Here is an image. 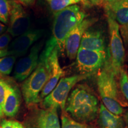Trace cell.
Wrapping results in <instances>:
<instances>
[{
	"instance_id": "cell-13",
	"label": "cell",
	"mask_w": 128,
	"mask_h": 128,
	"mask_svg": "<svg viewBox=\"0 0 128 128\" xmlns=\"http://www.w3.org/2000/svg\"><path fill=\"white\" fill-rule=\"evenodd\" d=\"M49 62L50 65V76L40 94V102L52 92L60 80L64 76V71L59 61V49L58 46H56L50 53Z\"/></svg>"
},
{
	"instance_id": "cell-7",
	"label": "cell",
	"mask_w": 128,
	"mask_h": 128,
	"mask_svg": "<svg viewBox=\"0 0 128 128\" xmlns=\"http://www.w3.org/2000/svg\"><path fill=\"white\" fill-rule=\"evenodd\" d=\"M26 128H60L57 108H34L25 116Z\"/></svg>"
},
{
	"instance_id": "cell-27",
	"label": "cell",
	"mask_w": 128,
	"mask_h": 128,
	"mask_svg": "<svg viewBox=\"0 0 128 128\" xmlns=\"http://www.w3.org/2000/svg\"><path fill=\"white\" fill-rule=\"evenodd\" d=\"M22 4L26 6H30L34 4L35 0H17Z\"/></svg>"
},
{
	"instance_id": "cell-21",
	"label": "cell",
	"mask_w": 128,
	"mask_h": 128,
	"mask_svg": "<svg viewBox=\"0 0 128 128\" xmlns=\"http://www.w3.org/2000/svg\"><path fill=\"white\" fill-rule=\"evenodd\" d=\"M119 85L123 95L128 102V72L127 68L124 66L120 71Z\"/></svg>"
},
{
	"instance_id": "cell-11",
	"label": "cell",
	"mask_w": 128,
	"mask_h": 128,
	"mask_svg": "<svg viewBox=\"0 0 128 128\" xmlns=\"http://www.w3.org/2000/svg\"><path fill=\"white\" fill-rule=\"evenodd\" d=\"M43 33L44 30L42 29H29L17 36L7 48L8 55L16 58L24 56L30 48L42 37Z\"/></svg>"
},
{
	"instance_id": "cell-8",
	"label": "cell",
	"mask_w": 128,
	"mask_h": 128,
	"mask_svg": "<svg viewBox=\"0 0 128 128\" xmlns=\"http://www.w3.org/2000/svg\"><path fill=\"white\" fill-rule=\"evenodd\" d=\"M107 51H97L80 48L76 54V67L81 74L90 75L98 71L107 60Z\"/></svg>"
},
{
	"instance_id": "cell-30",
	"label": "cell",
	"mask_w": 128,
	"mask_h": 128,
	"mask_svg": "<svg viewBox=\"0 0 128 128\" xmlns=\"http://www.w3.org/2000/svg\"><path fill=\"white\" fill-rule=\"evenodd\" d=\"M124 1V0H103V4H110V3L118 2L119 1Z\"/></svg>"
},
{
	"instance_id": "cell-9",
	"label": "cell",
	"mask_w": 128,
	"mask_h": 128,
	"mask_svg": "<svg viewBox=\"0 0 128 128\" xmlns=\"http://www.w3.org/2000/svg\"><path fill=\"white\" fill-rule=\"evenodd\" d=\"M7 32L12 37H17L30 29L31 20L21 3L10 0V12Z\"/></svg>"
},
{
	"instance_id": "cell-29",
	"label": "cell",
	"mask_w": 128,
	"mask_h": 128,
	"mask_svg": "<svg viewBox=\"0 0 128 128\" xmlns=\"http://www.w3.org/2000/svg\"><path fill=\"white\" fill-rule=\"evenodd\" d=\"M90 2H91L94 6H101L103 4V0H89Z\"/></svg>"
},
{
	"instance_id": "cell-5",
	"label": "cell",
	"mask_w": 128,
	"mask_h": 128,
	"mask_svg": "<svg viewBox=\"0 0 128 128\" xmlns=\"http://www.w3.org/2000/svg\"><path fill=\"white\" fill-rule=\"evenodd\" d=\"M108 32L110 36L109 47L107 51V61L117 76H119L120 71L124 66L125 60V50L122 38L120 33L119 24L108 17Z\"/></svg>"
},
{
	"instance_id": "cell-31",
	"label": "cell",
	"mask_w": 128,
	"mask_h": 128,
	"mask_svg": "<svg viewBox=\"0 0 128 128\" xmlns=\"http://www.w3.org/2000/svg\"><path fill=\"white\" fill-rule=\"evenodd\" d=\"M8 56V53L7 50H0V58Z\"/></svg>"
},
{
	"instance_id": "cell-17",
	"label": "cell",
	"mask_w": 128,
	"mask_h": 128,
	"mask_svg": "<svg viewBox=\"0 0 128 128\" xmlns=\"http://www.w3.org/2000/svg\"><path fill=\"white\" fill-rule=\"evenodd\" d=\"M97 118L99 128H124L122 117L113 114L103 104H100Z\"/></svg>"
},
{
	"instance_id": "cell-18",
	"label": "cell",
	"mask_w": 128,
	"mask_h": 128,
	"mask_svg": "<svg viewBox=\"0 0 128 128\" xmlns=\"http://www.w3.org/2000/svg\"><path fill=\"white\" fill-rule=\"evenodd\" d=\"M61 122L60 128H96L91 124L75 120L65 111L62 112Z\"/></svg>"
},
{
	"instance_id": "cell-6",
	"label": "cell",
	"mask_w": 128,
	"mask_h": 128,
	"mask_svg": "<svg viewBox=\"0 0 128 128\" xmlns=\"http://www.w3.org/2000/svg\"><path fill=\"white\" fill-rule=\"evenodd\" d=\"M90 76V75H75L62 78L56 86L49 95L42 101L43 108H60L65 111V105L71 90L75 86Z\"/></svg>"
},
{
	"instance_id": "cell-22",
	"label": "cell",
	"mask_w": 128,
	"mask_h": 128,
	"mask_svg": "<svg viewBox=\"0 0 128 128\" xmlns=\"http://www.w3.org/2000/svg\"><path fill=\"white\" fill-rule=\"evenodd\" d=\"M10 12V0H0V22L7 24Z\"/></svg>"
},
{
	"instance_id": "cell-34",
	"label": "cell",
	"mask_w": 128,
	"mask_h": 128,
	"mask_svg": "<svg viewBox=\"0 0 128 128\" xmlns=\"http://www.w3.org/2000/svg\"><path fill=\"white\" fill-rule=\"evenodd\" d=\"M46 1H48V0H46Z\"/></svg>"
},
{
	"instance_id": "cell-16",
	"label": "cell",
	"mask_w": 128,
	"mask_h": 128,
	"mask_svg": "<svg viewBox=\"0 0 128 128\" xmlns=\"http://www.w3.org/2000/svg\"><path fill=\"white\" fill-rule=\"evenodd\" d=\"M80 48L97 51H106L104 36L100 30L88 29L83 34Z\"/></svg>"
},
{
	"instance_id": "cell-25",
	"label": "cell",
	"mask_w": 128,
	"mask_h": 128,
	"mask_svg": "<svg viewBox=\"0 0 128 128\" xmlns=\"http://www.w3.org/2000/svg\"><path fill=\"white\" fill-rule=\"evenodd\" d=\"M12 39V35L7 32L0 35V50H7Z\"/></svg>"
},
{
	"instance_id": "cell-1",
	"label": "cell",
	"mask_w": 128,
	"mask_h": 128,
	"mask_svg": "<svg viewBox=\"0 0 128 128\" xmlns=\"http://www.w3.org/2000/svg\"><path fill=\"white\" fill-rule=\"evenodd\" d=\"M56 46H57L56 44L50 38L40 55L36 68L22 83V95L28 106H34L41 102L40 94L50 76L49 56Z\"/></svg>"
},
{
	"instance_id": "cell-12",
	"label": "cell",
	"mask_w": 128,
	"mask_h": 128,
	"mask_svg": "<svg viewBox=\"0 0 128 128\" xmlns=\"http://www.w3.org/2000/svg\"><path fill=\"white\" fill-rule=\"evenodd\" d=\"M97 20V18L92 17L86 18L66 37L65 41V50L70 60H72L76 58L83 34Z\"/></svg>"
},
{
	"instance_id": "cell-15",
	"label": "cell",
	"mask_w": 128,
	"mask_h": 128,
	"mask_svg": "<svg viewBox=\"0 0 128 128\" xmlns=\"http://www.w3.org/2000/svg\"><path fill=\"white\" fill-rule=\"evenodd\" d=\"M107 17H109L120 26L128 24V0L104 4Z\"/></svg>"
},
{
	"instance_id": "cell-10",
	"label": "cell",
	"mask_w": 128,
	"mask_h": 128,
	"mask_svg": "<svg viewBox=\"0 0 128 128\" xmlns=\"http://www.w3.org/2000/svg\"><path fill=\"white\" fill-rule=\"evenodd\" d=\"M43 43H36L32 46L28 55L22 57L17 62L14 71V77L19 82L24 81L30 76L38 66L39 54Z\"/></svg>"
},
{
	"instance_id": "cell-23",
	"label": "cell",
	"mask_w": 128,
	"mask_h": 128,
	"mask_svg": "<svg viewBox=\"0 0 128 128\" xmlns=\"http://www.w3.org/2000/svg\"><path fill=\"white\" fill-rule=\"evenodd\" d=\"M8 87V83L0 78V121L2 119L4 116L3 113V106L6 99Z\"/></svg>"
},
{
	"instance_id": "cell-33",
	"label": "cell",
	"mask_w": 128,
	"mask_h": 128,
	"mask_svg": "<svg viewBox=\"0 0 128 128\" xmlns=\"http://www.w3.org/2000/svg\"><path fill=\"white\" fill-rule=\"evenodd\" d=\"M0 128H1V126H0Z\"/></svg>"
},
{
	"instance_id": "cell-20",
	"label": "cell",
	"mask_w": 128,
	"mask_h": 128,
	"mask_svg": "<svg viewBox=\"0 0 128 128\" xmlns=\"http://www.w3.org/2000/svg\"><path fill=\"white\" fill-rule=\"evenodd\" d=\"M17 58L14 56H6L0 58V74L8 76L12 73Z\"/></svg>"
},
{
	"instance_id": "cell-2",
	"label": "cell",
	"mask_w": 128,
	"mask_h": 128,
	"mask_svg": "<svg viewBox=\"0 0 128 128\" xmlns=\"http://www.w3.org/2000/svg\"><path fill=\"white\" fill-rule=\"evenodd\" d=\"M97 88L103 105L113 114L121 116L124 108L128 107V102L121 92L119 76L110 68L108 61L98 71Z\"/></svg>"
},
{
	"instance_id": "cell-3",
	"label": "cell",
	"mask_w": 128,
	"mask_h": 128,
	"mask_svg": "<svg viewBox=\"0 0 128 128\" xmlns=\"http://www.w3.org/2000/svg\"><path fill=\"white\" fill-rule=\"evenodd\" d=\"M65 112L75 120L88 124L98 116V99L87 86L78 84L67 98Z\"/></svg>"
},
{
	"instance_id": "cell-19",
	"label": "cell",
	"mask_w": 128,
	"mask_h": 128,
	"mask_svg": "<svg viewBox=\"0 0 128 128\" xmlns=\"http://www.w3.org/2000/svg\"><path fill=\"white\" fill-rule=\"evenodd\" d=\"M47 1L51 10L55 13L72 5L80 2L86 3L83 0H48Z\"/></svg>"
},
{
	"instance_id": "cell-14",
	"label": "cell",
	"mask_w": 128,
	"mask_h": 128,
	"mask_svg": "<svg viewBox=\"0 0 128 128\" xmlns=\"http://www.w3.org/2000/svg\"><path fill=\"white\" fill-rule=\"evenodd\" d=\"M22 96L20 90L15 85L8 83L3 106V113L4 116L8 118H14L17 116L20 110Z\"/></svg>"
},
{
	"instance_id": "cell-26",
	"label": "cell",
	"mask_w": 128,
	"mask_h": 128,
	"mask_svg": "<svg viewBox=\"0 0 128 128\" xmlns=\"http://www.w3.org/2000/svg\"><path fill=\"white\" fill-rule=\"evenodd\" d=\"M120 33L126 45L128 46V24L120 26Z\"/></svg>"
},
{
	"instance_id": "cell-24",
	"label": "cell",
	"mask_w": 128,
	"mask_h": 128,
	"mask_svg": "<svg viewBox=\"0 0 128 128\" xmlns=\"http://www.w3.org/2000/svg\"><path fill=\"white\" fill-rule=\"evenodd\" d=\"M1 128H26L23 124L14 120L2 119L0 121Z\"/></svg>"
},
{
	"instance_id": "cell-28",
	"label": "cell",
	"mask_w": 128,
	"mask_h": 128,
	"mask_svg": "<svg viewBox=\"0 0 128 128\" xmlns=\"http://www.w3.org/2000/svg\"><path fill=\"white\" fill-rule=\"evenodd\" d=\"M8 28L6 25L0 22V35L2 34L7 30Z\"/></svg>"
},
{
	"instance_id": "cell-32",
	"label": "cell",
	"mask_w": 128,
	"mask_h": 128,
	"mask_svg": "<svg viewBox=\"0 0 128 128\" xmlns=\"http://www.w3.org/2000/svg\"><path fill=\"white\" fill-rule=\"evenodd\" d=\"M83 1L86 2V4H87V3H89V0H83Z\"/></svg>"
},
{
	"instance_id": "cell-4",
	"label": "cell",
	"mask_w": 128,
	"mask_h": 128,
	"mask_svg": "<svg viewBox=\"0 0 128 128\" xmlns=\"http://www.w3.org/2000/svg\"><path fill=\"white\" fill-rule=\"evenodd\" d=\"M87 14L78 5L75 4L65 8L55 13L52 26V36L59 49V53L65 51V41L70 33L80 24Z\"/></svg>"
}]
</instances>
